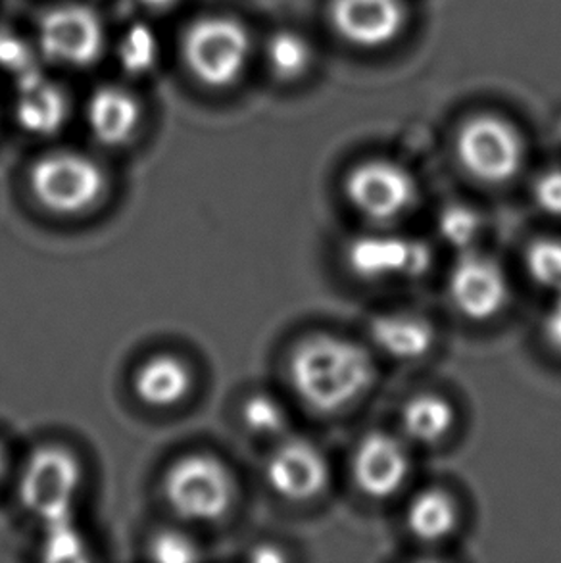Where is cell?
<instances>
[{"mask_svg": "<svg viewBox=\"0 0 561 563\" xmlns=\"http://www.w3.org/2000/svg\"><path fill=\"white\" fill-rule=\"evenodd\" d=\"M4 473H7V452H4V446L0 444V479L4 477Z\"/></svg>", "mask_w": 561, "mask_h": 563, "instance_id": "32", "label": "cell"}, {"mask_svg": "<svg viewBox=\"0 0 561 563\" xmlns=\"http://www.w3.org/2000/svg\"><path fill=\"white\" fill-rule=\"evenodd\" d=\"M447 289L455 310L471 321L493 320L509 300L506 272L496 260L475 249L458 252Z\"/></svg>", "mask_w": 561, "mask_h": 563, "instance_id": "10", "label": "cell"}, {"mask_svg": "<svg viewBox=\"0 0 561 563\" xmlns=\"http://www.w3.org/2000/svg\"><path fill=\"white\" fill-rule=\"evenodd\" d=\"M329 18L346 43L362 48L393 43L406 25L403 0H333Z\"/></svg>", "mask_w": 561, "mask_h": 563, "instance_id": "13", "label": "cell"}, {"mask_svg": "<svg viewBox=\"0 0 561 563\" xmlns=\"http://www.w3.org/2000/svg\"><path fill=\"white\" fill-rule=\"evenodd\" d=\"M43 552L53 562L85 560V541L76 519L68 518L43 526Z\"/></svg>", "mask_w": 561, "mask_h": 563, "instance_id": "25", "label": "cell"}, {"mask_svg": "<svg viewBox=\"0 0 561 563\" xmlns=\"http://www.w3.org/2000/svg\"><path fill=\"white\" fill-rule=\"evenodd\" d=\"M375 362L362 344L339 335H310L288 358L296 396L318 413H339L356 404L375 383Z\"/></svg>", "mask_w": 561, "mask_h": 563, "instance_id": "1", "label": "cell"}, {"mask_svg": "<svg viewBox=\"0 0 561 563\" xmlns=\"http://www.w3.org/2000/svg\"><path fill=\"white\" fill-rule=\"evenodd\" d=\"M532 200L542 212L561 218V169H548L535 181Z\"/></svg>", "mask_w": 561, "mask_h": 563, "instance_id": "28", "label": "cell"}, {"mask_svg": "<svg viewBox=\"0 0 561 563\" xmlns=\"http://www.w3.org/2000/svg\"><path fill=\"white\" fill-rule=\"evenodd\" d=\"M350 206L365 220L391 223L410 212L419 198L416 177L393 161H365L344 179Z\"/></svg>", "mask_w": 561, "mask_h": 563, "instance_id": "7", "label": "cell"}, {"mask_svg": "<svg viewBox=\"0 0 561 563\" xmlns=\"http://www.w3.org/2000/svg\"><path fill=\"white\" fill-rule=\"evenodd\" d=\"M406 523L419 541H447L460 523V510L454 496L442 488H425L408 504Z\"/></svg>", "mask_w": 561, "mask_h": 563, "instance_id": "19", "label": "cell"}, {"mask_svg": "<svg viewBox=\"0 0 561 563\" xmlns=\"http://www.w3.org/2000/svg\"><path fill=\"white\" fill-rule=\"evenodd\" d=\"M38 51L48 60L85 68L99 58L105 46V27L99 14L84 4H61L38 22Z\"/></svg>", "mask_w": 561, "mask_h": 563, "instance_id": "9", "label": "cell"}, {"mask_svg": "<svg viewBox=\"0 0 561 563\" xmlns=\"http://www.w3.org/2000/svg\"><path fill=\"white\" fill-rule=\"evenodd\" d=\"M350 272L364 282H395L424 277L432 264L429 244L411 236L367 233L346 244Z\"/></svg>", "mask_w": 561, "mask_h": 563, "instance_id": "8", "label": "cell"}, {"mask_svg": "<svg viewBox=\"0 0 561 563\" xmlns=\"http://www.w3.org/2000/svg\"><path fill=\"white\" fill-rule=\"evenodd\" d=\"M138 2H141L143 7L146 8H154V10H158V8H166L174 2V0H138Z\"/></svg>", "mask_w": 561, "mask_h": 563, "instance_id": "31", "label": "cell"}, {"mask_svg": "<svg viewBox=\"0 0 561 563\" xmlns=\"http://www.w3.org/2000/svg\"><path fill=\"white\" fill-rule=\"evenodd\" d=\"M254 558H256V560H267V562H279V560H283L285 556L279 554L275 547H260V549L254 552Z\"/></svg>", "mask_w": 561, "mask_h": 563, "instance_id": "30", "label": "cell"}, {"mask_svg": "<svg viewBox=\"0 0 561 563\" xmlns=\"http://www.w3.org/2000/svg\"><path fill=\"white\" fill-rule=\"evenodd\" d=\"M525 269L540 289L561 290V239L540 236L525 251Z\"/></svg>", "mask_w": 561, "mask_h": 563, "instance_id": "22", "label": "cell"}, {"mask_svg": "<svg viewBox=\"0 0 561 563\" xmlns=\"http://www.w3.org/2000/svg\"><path fill=\"white\" fill-rule=\"evenodd\" d=\"M107 177L99 164L76 151H58L38 158L30 172V189L48 212L72 216L99 202Z\"/></svg>", "mask_w": 561, "mask_h": 563, "instance_id": "4", "label": "cell"}, {"mask_svg": "<svg viewBox=\"0 0 561 563\" xmlns=\"http://www.w3.org/2000/svg\"><path fill=\"white\" fill-rule=\"evenodd\" d=\"M410 473V449L404 437L373 431L358 442L352 456V477L367 498H393L408 483Z\"/></svg>", "mask_w": 561, "mask_h": 563, "instance_id": "11", "label": "cell"}, {"mask_svg": "<svg viewBox=\"0 0 561 563\" xmlns=\"http://www.w3.org/2000/svg\"><path fill=\"white\" fill-rule=\"evenodd\" d=\"M241 418L244 427L258 437H277L285 431L288 421L285 406L267 393L249 396L244 400Z\"/></svg>", "mask_w": 561, "mask_h": 563, "instance_id": "23", "label": "cell"}, {"mask_svg": "<svg viewBox=\"0 0 561 563\" xmlns=\"http://www.w3.org/2000/svg\"><path fill=\"white\" fill-rule=\"evenodd\" d=\"M266 479L275 495L288 503H308L326 493L331 470L314 442L287 439L267 457Z\"/></svg>", "mask_w": 561, "mask_h": 563, "instance_id": "12", "label": "cell"}, {"mask_svg": "<svg viewBox=\"0 0 561 563\" xmlns=\"http://www.w3.org/2000/svg\"><path fill=\"white\" fill-rule=\"evenodd\" d=\"M233 481L228 467L210 454H187L167 467L164 496L182 519L208 523L228 514L233 504Z\"/></svg>", "mask_w": 561, "mask_h": 563, "instance_id": "2", "label": "cell"}, {"mask_svg": "<svg viewBox=\"0 0 561 563\" xmlns=\"http://www.w3.org/2000/svg\"><path fill=\"white\" fill-rule=\"evenodd\" d=\"M481 231H483V220L475 208L450 205L440 210L437 233L442 239V243H447L455 252L475 249Z\"/></svg>", "mask_w": 561, "mask_h": 563, "instance_id": "21", "label": "cell"}, {"mask_svg": "<svg viewBox=\"0 0 561 563\" xmlns=\"http://www.w3.org/2000/svg\"><path fill=\"white\" fill-rule=\"evenodd\" d=\"M158 60V41L146 25H133L120 43V62L123 69L133 76H141L154 68Z\"/></svg>", "mask_w": 561, "mask_h": 563, "instance_id": "24", "label": "cell"}, {"mask_svg": "<svg viewBox=\"0 0 561 563\" xmlns=\"http://www.w3.org/2000/svg\"><path fill=\"white\" fill-rule=\"evenodd\" d=\"M455 410L452 402L437 393H419L406 400L400 410L404 439L414 444H437L452 433Z\"/></svg>", "mask_w": 561, "mask_h": 563, "instance_id": "18", "label": "cell"}, {"mask_svg": "<svg viewBox=\"0 0 561 563\" xmlns=\"http://www.w3.org/2000/svg\"><path fill=\"white\" fill-rule=\"evenodd\" d=\"M15 122L25 133L48 137L62 130L68 118V100L61 87L51 84L43 74L18 81Z\"/></svg>", "mask_w": 561, "mask_h": 563, "instance_id": "15", "label": "cell"}, {"mask_svg": "<svg viewBox=\"0 0 561 563\" xmlns=\"http://www.w3.org/2000/svg\"><path fill=\"white\" fill-rule=\"evenodd\" d=\"M81 464L64 446H43L31 454L20 477V500L41 526L74 518L81 487Z\"/></svg>", "mask_w": 561, "mask_h": 563, "instance_id": "5", "label": "cell"}, {"mask_svg": "<svg viewBox=\"0 0 561 563\" xmlns=\"http://www.w3.org/2000/svg\"><path fill=\"white\" fill-rule=\"evenodd\" d=\"M0 69L14 77L15 84L41 74L35 51L25 43V38L4 27H0Z\"/></svg>", "mask_w": 561, "mask_h": 563, "instance_id": "26", "label": "cell"}, {"mask_svg": "<svg viewBox=\"0 0 561 563\" xmlns=\"http://www.w3.org/2000/svg\"><path fill=\"white\" fill-rule=\"evenodd\" d=\"M148 554L158 562H193L197 560V544L177 531H162L152 537Z\"/></svg>", "mask_w": 561, "mask_h": 563, "instance_id": "27", "label": "cell"}, {"mask_svg": "<svg viewBox=\"0 0 561 563\" xmlns=\"http://www.w3.org/2000/svg\"><path fill=\"white\" fill-rule=\"evenodd\" d=\"M542 333H544L547 343L554 351L561 352V290L554 292V300L548 306L544 320H542Z\"/></svg>", "mask_w": 561, "mask_h": 563, "instance_id": "29", "label": "cell"}, {"mask_svg": "<svg viewBox=\"0 0 561 563\" xmlns=\"http://www.w3.org/2000/svg\"><path fill=\"white\" fill-rule=\"evenodd\" d=\"M266 60L275 76L295 79L310 66V43L295 31H279L267 41Z\"/></svg>", "mask_w": 561, "mask_h": 563, "instance_id": "20", "label": "cell"}, {"mask_svg": "<svg viewBox=\"0 0 561 563\" xmlns=\"http://www.w3.org/2000/svg\"><path fill=\"white\" fill-rule=\"evenodd\" d=\"M455 154L462 168L481 184H508L524 168V139L498 115H473L458 131Z\"/></svg>", "mask_w": 561, "mask_h": 563, "instance_id": "6", "label": "cell"}, {"mask_svg": "<svg viewBox=\"0 0 561 563\" xmlns=\"http://www.w3.org/2000/svg\"><path fill=\"white\" fill-rule=\"evenodd\" d=\"M251 56V37L243 23L226 15L193 22L183 37V58L200 84L223 89L235 84Z\"/></svg>", "mask_w": 561, "mask_h": 563, "instance_id": "3", "label": "cell"}, {"mask_svg": "<svg viewBox=\"0 0 561 563\" xmlns=\"http://www.w3.org/2000/svg\"><path fill=\"white\" fill-rule=\"evenodd\" d=\"M85 120L99 143L122 146L138 131L141 108L138 99L120 87H100L87 102Z\"/></svg>", "mask_w": 561, "mask_h": 563, "instance_id": "16", "label": "cell"}, {"mask_svg": "<svg viewBox=\"0 0 561 563\" xmlns=\"http://www.w3.org/2000/svg\"><path fill=\"white\" fill-rule=\"evenodd\" d=\"M193 387L189 366L174 354H156L143 362L133 377L141 402L152 408H172L183 402Z\"/></svg>", "mask_w": 561, "mask_h": 563, "instance_id": "17", "label": "cell"}, {"mask_svg": "<svg viewBox=\"0 0 561 563\" xmlns=\"http://www.w3.org/2000/svg\"><path fill=\"white\" fill-rule=\"evenodd\" d=\"M375 349L396 362H418L435 346L431 321L414 312H387L375 316L370 325Z\"/></svg>", "mask_w": 561, "mask_h": 563, "instance_id": "14", "label": "cell"}]
</instances>
